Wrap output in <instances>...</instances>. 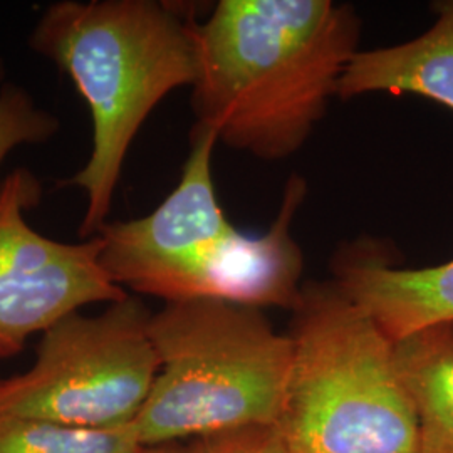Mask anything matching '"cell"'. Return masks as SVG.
Masks as SVG:
<instances>
[{
	"label": "cell",
	"mask_w": 453,
	"mask_h": 453,
	"mask_svg": "<svg viewBox=\"0 0 453 453\" xmlns=\"http://www.w3.org/2000/svg\"><path fill=\"white\" fill-rule=\"evenodd\" d=\"M351 4L220 0L196 22V127L274 162L299 151L361 49Z\"/></svg>",
	"instance_id": "obj_1"
},
{
	"label": "cell",
	"mask_w": 453,
	"mask_h": 453,
	"mask_svg": "<svg viewBox=\"0 0 453 453\" xmlns=\"http://www.w3.org/2000/svg\"><path fill=\"white\" fill-rule=\"evenodd\" d=\"M211 130L195 127L177 188L150 215L106 222L99 264L121 289L165 304L213 299L249 308L292 309L301 297L303 252L291 235L308 185L292 177L273 226L245 235L226 220L213 177Z\"/></svg>",
	"instance_id": "obj_2"
},
{
	"label": "cell",
	"mask_w": 453,
	"mask_h": 453,
	"mask_svg": "<svg viewBox=\"0 0 453 453\" xmlns=\"http://www.w3.org/2000/svg\"><path fill=\"white\" fill-rule=\"evenodd\" d=\"M196 20L158 0H63L49 5L31 48L76 84L93 119L89 160L61 187L88 195L80 235L96 237L136 133L172 91L194 86Z\"/></svg>",
	"instance_id": "obj_3"
},
{
	"label": "cell",
	"mask_w": 453,
	"mask_h": 453,
	"mask_svg": "<svg viewBox=\"0 0 453 453\" xmlns=\"http://www.w3.org/2000/svg\"><path fill=\"white\" fill-rule=\"evenodd\" d=\"M292 363L275 430L291 453H417L395 342L333 280L291 309Z\"/></svg>",
	"instance_id": "obj_4"
},
{
	"label": "cell",
	"mask_w": 453,
	"mask_h": 453,
	"mask_svg": "<svg viewBox=\"0 0 453 453\" xmlns=\"http://www.w3.org/2000/svg\"><path fill=\"white\" fill-rule=\"evenodd\" d=\"M158 374L134 430L142 445L275 426L292 363L289 334L264 311L200 299L150 318Z\"/></svg>",
	"instance_id": "obj_5"
},
{
	"label": "cell",
	"mask_w": 453,
	"mask_h": 453,
	"mask_svg": "<svg viewBox=\"0 0 453 453\" xmlns=\"http://www.w3.org/2000/svg\"><path fill=\"white\" fill-rule=\"evenodd\" d=\"M150 318L128 294L95 316L78 311L52 324L33 366L0 380V415L80 428L131 425L158 374Z\"/></svg>",
	"instance_id": "obj_6"
},
{
	"label": "cell",
	"mask_w": 453,
	"mask_h": 453,
	"mask_svg": "<svg viewBox=\"0 0 453 453\" xmlns=\"http://www.w3.org/2000/svg\"><path fill=\"white\" fill-rule=\"evenodd\" d=\"M41 195V181L26 168L0 185V359L16 357L33 336L73 312L128 296L101 267L97 235L58 242L27 224L26 211Z\"/></svg>",
	"instance_id": "obj_7"
},
{
	"label": "cell",
	"mask_w": 453,
	"mask_h": 453,
	"mask_svg": "<svg viewBox=\"0 0 453 453\" xmlns=\"http://www.w3.org/2000/svg\"><path fill=\"white\" fill-rule=\"evenodd\" d=\"M331 273L336 288L393 342L453 323V259L421 269L400 267L381 241L361 237L341 245Z\"/></svg>",
	"instance_id": "obj_8"
},
{
	"label": "cell",
	"mask_w": 453,
	"mask_h": 453,
	"mask_svg": "<svg viewBox=\"0 0 453 453\" xmlns=\"http://www.w3.org/2000/svg\"><path fill=\"white\" fill-rule=\"evenodd\" d=\"M437 20L396 46L359 50L344 71L338 97L418 95L453 110V0L434 4Z\"/></svg>",
	"instance_id": "obj_9"
},
{
	"label": "cell",
	"mask_w": 453,
	"mask_h": 453,
	"mask_svg": "<svg viewBox=\"0 0 453 453\" xmlns=\"http://www.w3.org/2000/svg\"><path fill=\"white\" fill-rule=\"evenodd\" d=\"M395 361L417 420V453H453V323L395 341Z\"/></svg>",
	"instance_id": "obj_10"
},
{
	"label": "cell",
	"mask_w": 453,
	"mask_h": 453,
	"mask_svg": "<svg viewBox=\"0 0 453 453\" xmlns=\"http://www.w3.org/2000/svg\"><path fill=\"white\" fill-rule=\"evenodd\" d=\"M134 425L80 428L0 415V453H142Z\"/></svg>",
	"instance_id": "obj_11"
},
{
	"label": "cell",
	"mask_w": 453,
	"mask_h": 453,
	"mask_svg": "<svg viewBox=\"0 0 453 453\" xmlns=\"http://www.w3.org/2000/svg\"><path fill=\"white\" fill-rule=\"evenodd\" d=\"M58 131L59 121L54 114L39 108L26 89L5 82L0 61V166L12 150L46 143Z\"/></svg>",
	"instance_id": "obj_12"
},
{
	"label": "cell",
	"mask_w": 453,
	"mask_h": 453,
	"mask_svg": "<svg viewBox=\"0 0 453 453\" xmlns=\"http://www.w3.org/2000/svg\"><path fill=\"white\" fill-rule=\"evenodd\" d=\"M188 447L190 453H291L274 426H252L198 438Z\"/></svg>",
	"instance_id": "obj_13"
},
{
	"label": "cell",
	"mask_w": 453,
	"mask_h": 453,
	"mask_svg": "<svg viewBox=\"0 0 453 453\" xmlns=\"http://www.w3.org/2000/svg\"><path fill=\"white\" fill-rule=\"evenodd\" d=\"M142 453H190V447L180 445V443H170V445H160V447H148L143 449Z\"/></svg>",
	"instance_id": "obj_14"
}]
</instances>
